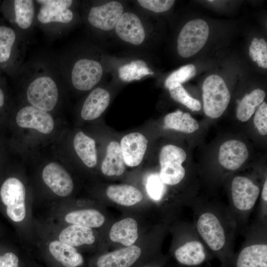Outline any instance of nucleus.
Masks as SVG:
<instances>
[{
  "label": "nucleus",
  "instance_id": "36",
  "mask_svg": "<svg viewBox=\"0 0 267 267\" xmlns=\"http://www.w3.org/2000/svg\"><path fill=\"white\" fill-rule=\"evenodd\" d=\"M143 8L155 12H162L170 9L175 2L173 0H138Z\"/></svg>",
  "mask_w": 267,
  "mask_h": 267
},
{
  "label": "nucleus",
  "instance_id": "21",
  "mask_svg": "<svg viewBox=\"0 0 267 267\" xmlns=\"http://www.w3.org/2000/svg\"><path fill=\"white\" fill-rule=\"evenodd\" d=\"M52 256L65 267H78L84 263L82 256L74 247L60 241H54L49 245Z\"/></svg>",
  "mask_w": 267,
  "mask_h": 267
},
{
  "label": "nucleus",
  "instance_id": "20",
  "mask_svg": "<svg viewBox=\"0 0 267 267\" xmlns=\"http://www.w3.org/2000/svg\"><path fill=\"white\" fill-rule=\"evenodd\" d=\"M235 267H267V245L259 244L244 248L236 258Z\"/></svg>",
  "mask_w": 267,
  "mask_h": 267
},
{
  "label": "nucleus",
  "instance_id": "12",
  "mask_svg": "<svg viewBox=\"0 0 267 267\" xmlns=\"http://www.w3.org/2000/svg\"><path fill=\"white\" fill-rule=\"evenodd\" d=\"M141 254V248L133 245L101 255L96 261V267H132Z\"/></svg>",
  "mask_w": 267,
  "mask_h": 267
},
{
  "label": "nucleus",
  "instance_id": "4",
  "mask_svg": "<svg viewBox=\"0 0 267 267\" xmlns=\"http://www.w3.org/2000/svg\"><path fill=\"white\" fill-rule=\"evenodd\" d=\"M186 158V153L181 148L172 144L162 147L159 156V177L163 183L175 185L183 178L185 172L181 164Z\"/></svg>",
  "mask_w": 267,
  "mask_h": 267
},
{
  "label": "nucleus",
  "instance_id": "6",
  "mask_svg": "<svg viewBox=\"0 0 267 267\" xmlns=\"http://www.w3.org/2000/svg\"><path fill=\"white\" fill-rule=\"evenodd\" d=\"M102 68L97 61L82 58L74 64L71 73L73 86L80 90L91 89L100 80Z\"/></svg>",
  "mask_w": 267,
  "mask_h": 267
},
{
  "label": "nucleus",
  "instance_id": "8",
  "mask_svg": "<svg viewBox=\"0 0 267 267\" xmlns=\"http://www.w3.org/2000/svg\"><path fill=\"white\" fill-rule=\"evenodd\" d=\"M121 3L112 1L92 7L88 14V21L93 27L105 31L114 29L123 14Z\"/></svg>",
  "mask_w": 267,
  "mask_h": 267
},
{
  "label": "nucleus",
  "instance_id": "19",
  "mask_svg": "<svg viewBox=\"0 0 267 267\" xmlns=\"http://www.w3.org/2000/svg\"><path fill=\"white\" fill-rule=\"evenodd\" d=\"M174 257L180 264L186 266H196L207 259V254L202 244L197 241H189L178 248Z\"/></svg>",
  "mask_w": 267,
  "mask_h": 267
},
{
  "label": "nucleus",
  "instance_id": "32",
  "mask_svg": "<svg viewBox=\"0 0 267 267\" xmlns=\"http://www.w3.org/2000/svg\"><path fill=\"white\" fill-rule=\"evenodd\" d=\"M119 72L120 78L126 81L139 80L143 76L150 74L146 64L141 61L132 62L125 65L120 68Z\"/></svg>",
  "mask_w": 267,
  "mask_h": 267
},
{
  "label": "nucleus",
  "instance_id": "15",
  "mask_svg": "<svg viewBox=\"0 0 267 267\" xmlns=\"http://www.w3.org/2000/svg\"><path fill=\"white\" fill-rule=\"evenodd\" d=\"M248 156L247 148L243 142L237 140H230L221 145L219 160L224 168L234 171L244 163Z\"/></svg>",
  "mask_w": 267,
  "mask_h": 267
},
{
  "label": "nucleus",
  "instance_id": "25",
  "mask_svg": "<svg viewBox=\"0 0 267 267\" xmlns=\"http://www.w3.org/2000/svg\"><path fill=\"white\" fill-rule=\"evenodd\" d=\"M73 144L77 154L83 163L88 167H94L97 164L94 140L80 132L75 135Z\"/></svg>",
  "mask_w": 267,
  "mask_h": 267
},
{
  "label": "nucleus",
  "instance_id": "34",
  "mask_svg": "<svg viewBox=\"0 0 267 267\" xmlns=\"http://www.w3.org/2000/svg\"><path fill=\"white\" fill-rule=\"evenodd\" d=\"M196 72L195 66L189 64L182 66L178 70L172 73L166 80L165 86L168 88L173 83L181 84L193 77Z\"/></svg>",
  "mask_w": 267,
  "mask_h": 267
},
{
  "label": "nucleus",
  "instance_id": "31",
  "mask_svg": "<svg viewBox=\"0 0 267 267\" xmlns=\"http://www.w3.org/2000/svg\"><path fill=\"white\" fill-rule=\"evenodd\" d=\"M171 97L176 101L186 106L193 111L201 109V103L198 100L190 96L181 84L178 83L172 84L168 88Z\"/></svg>",
  "mask_w": 267,
  "mask_h": 267
},
{
  "label": "nucleus",
  "instance_id": "2",
  "mask_svg": "<svg viewBox=\"0 0 267 267\" xmlns=\"http://www.w3.org/2000/svg\"><path fill=\"white\" fill-rule=\"evenodd\" d=\"M202 89L205 114L211 118H219L226 109L230 99L224 80L217 75L209 76L203 83Z\"/></svg>",
  "mask_w": 267,
  "mask_h": 267
},
{
  "label": "nucleus",
  "instance_id": "3",
  "mask_svg": "<svg viewBox=\"0 0 267 267\" xmlns=\"http://www.w3.org/2000/svg\"><path fill=\"white\" fill-rule=\"evenodd\" d=\"M209 34L207 22L201 19L187 22L182 28L178 38L177 50L183 57L192 56L206 44Z\"/></svg>",
  "mask_w": 267,
  "mask_h": 267
},
{
  "label": "nucleus",
  "instance_id": "39",
  "mask_svg": "<svg viewBox=\"0 0 267 267\" xmlns=\"http://www.w3.org/2000/svg\"><path fill=\"white\" fill-rule=\"evenodd\" d=\"M39 4L70 8L73 3L71 0H39L35 1Z\"/></svg>",
  "mask_w": 267,
  "mask_h": 267
},
{
  "label": "nucleus",
  "instance_id": "11",
  "mask_svg": "<svg viewBox=\"0 0 267 267\" xmlns=\"http://www.w3.org/2000/svg\"><path fill=\"white\" fill-rule=\"evenodd\" d=\"M42 178L45 184L60 196L70 195L73 189V183L70 176L56 163H50L44 168Z\"/></svg>",
  "mask_w": 267,
  "mask_h": 267
},
{
  "label": "nucleus",
  "instance_id": "10",
  "mask_svg": "<svg viewBox=\"0 0 267 267\" xmlns=\"http://www.w3.org/2000/svg\"><path fill=\"white\" fill-rule=\"evenodd\" d=\"M16 121L21 128L35 129L44 134L51 133L54 125L47 112L31 105L22 108L17 114Z\"/></svg>",
  "mask_w": 267,
  "mask_h": 267
},
{
  "label": "nucleus",
  "instance_id": "9",
  "mask_svg": "<svg viewBox=\"0 0 267 267\" xmlns=\"http://www.w3.org/2000/svg\"><path fill=\"white\" fill-rule=\"evenodd\" d=\"M260 193V188L249 178L238 176L231 184V194L235 207L241 211H248L255 205Z\"/></svg>",
  "mask_w": 267,
  "mask_h": 267
},
{
  "label": "nucleus",
  "instance_id": "5",
  "mask_svg": "<svg viewBox=\"0 0 267 267\" xmlns=\"http://www.w3.org/2000/svg\"><path fill=\"white\" fill-rule=\"evenodd\" d=\"M0 196L6 206V213L13 221L19 222L26 215V191L24 184L15 178H9L2 184Z\"/></svg>",
  "mask_w": 267,
  "mask_h": 267
},
{
  "label": "nucleus",
  "instance_id": "26",
  "mask_svg": "<svg viewBox=\"0 0 267 267\" xmlns=\"http://www.w3.org/2000/svg\"><path fill=\"white\" fill-rule=\"evenodd\" d=\"M14 22L22 31L29 30L33 26L36 15L35 1H13Z\"/></svg>",
  "mask_w": 267,
  "mask_h": 267
},
{
  "label": "nucleus",
  "instance_id": "38",
  "mask_svg": "<svg viewBox=\"0 0 267 267\" xmlns=\"http://www.w3.org/2000/svg\"><path fill=\"white\" fill-rule=\"evenodd\" d=\"M19 260L14 254L8 252L0 256V267H18Z\"/></svg>",
  "mask_w": 267,
  "mask_h": 267
},
{
  "label": "nucleus",
  "instance_id": "42",
  "mask_svg": "<svg viewBox=\"0 0 267 267\" xmlns=\"http://www.w3.org/2000/svg\"><path fill=\"white\" fill-rule=\"evenodd\" d=\"M143 267H159L155 266H146Z\"/></svg>",
  "mask_w": 267,
  "mask_h": 267
},
{
  "label": "nucleus",
  "instance_id": "41",
  "mask_svg": "<svg viewBox=\"0 0 267 267\" xmlns=\"http://www.w3.org/2000/svg\"><path fill=\"white\" fill-rule=\"evenodd\" d=\"M4 102V95L2 89L0 88V107L2 106Z\"/></svg>",
  "mask_w": 267,
  "mask_h": 267
},
{
  "label": "nucleus",
  "instance_id": "22",
  "mask_svg": "<svg viewBox=\"0 0 267 267\" xmlns=\"http://www.w3.org/2000/svg\"><path fill=\"white\" fill-rule=\"evenodd\" d=\"M125 164L120 145L116 141H111L101 165L102 173L107 176H120L125 171Z\"/></svg>",
  "mask_w": 267,
  "mask_h": 267
},
{
  "label": "nucleus",
  "instance_id": "29",
  "mask_svg": "<svg viewBox=\"0 0 267 267\" xmlns=\"http://www.w3.org/2000/svg\"><path fill=\"white\" fill-rule=\"evenodd\" d=\"M265 92L260 89L253 90L246 94L239 102L236 109L237 119L241 122L247 121L264 101Z\"/></svg>",
  "mask_w": 267,
  "mask_h": 267
},
{
  "label": "nucleus",
  "instance_id": "33",
  "mask_svg": "<svg viewBox=\"0 0 267 267\" xmlns=\"http://www.w3.org/2000/svg\"><path fill=\"white\" fill-rule=\"evenodd\" d=\"M249 55L259 67L267 68V43L264 39H253L249 47Z\"/></svg>",
  "mask_w": 267,
  "mask_h": 267
},
{
  "label": "nucleus",
  "instance_id": "1",
  "mask_svg": "<svg viewBox=\"0 0 267 267\" xmlns=\"http://www.w3.org/2000/svg\"><path fill=\"white\" fill-rule=\"evenodd\" d=\"M47 68L40 66L26 76L30 82L26 96L31 106L46 112L54 109L58 99L55 77Z\"/></svg>",
  "mask_w": 267,
  "mask_h": 267
},
{
  "label": "nucleus",
  "instance_id": "14",
  "mask_svg": "<svg viewBox=\"0 0 267 267\" xmlns=\"http://www.w3.org/2000/svg\"><path fill=\"white\" fill-rule=\"evenodd\" d=\"M115 31L123 41L139 45L144 41L145 31L139 18L134 13L126 12L119 19Z\"/></svg>",
  "mask_w": 267,
  "mask_h": 267
},
{
  "label": "nucleus",
  "instance_id": "18",
  "mask_svg": "<svg viewBox=\"0 0 267 267\" xmlns=\"http://www.w3.org/2000/svg\"><path fill=\"white\" fill-rule=\"evenodd\" d=\"M137 229L136 221L132 218H126L113 224L109 232V237L114 242L130 246L138 238Z\"/></svg>",
  "mask_w": 267,
  "mask_h": 267
},
{
  "label": "nucleus",
  "instance_id": "16",
  "mask_svg": "<svg viewBox=\"0 0 267 267\" xmlns=\"http://www.w3.org/2000/svg\"><path fill=\"white\" fill-rule=\"evenodd\" d=\"M109 102L110 94L106 89L98 88L93 90L84 101L81 117L86 120L97 118L107 108Z\"/></svg>",
  "mask_w": 267,
  "mask_h": 267
},
{
  "label": "nucleus",
  "instance_id": "23",
  "mask_svg": "<svg viewBox=\"0 0 267 267\" xmlns=\"http://www.w3.org/2000/svg\"><path fill=\"white\" fill-rule=\"evenodd\" d=\"M106 195L114 202L124 206L134 205L143 198L137 188L128 184L109 185L106 189Z\"/></svg>",
  "mask_w": 267,
  "mask_h": 267
},
{
  "label": "nucleus",
  "instance_id": "37",
  "mask_svg": "<svg viewBox=\"0 0 267 267\" xmlns=\"http://www.w3.org/2000/svg\"><path fill=\"white\" fill-rule=\"evenodd\" d=\"M254 123L259 133L263 135L267 134V104L263 101L256 110Z\"/></svg>",
  "mask_w": 267,
  "mask_h": 267
},
{
  "label": "nucleus",
  "instance_id": "17",
  "mask_svg": "<svg viewBox=\"0 0 267 267\" xmlns=\"http://www.w3.org/2000/svg\"><path fill=\"white\" fill-rule=\"evenodd\" d=\"M39 5L36 19L41 25L60 27L70 23L73 19V12L70 8Z\"/></svg>",
  "mask_w": 267,
  "mask_h": 267
},
{
  "label": "nucleus",
  "instance_id": "7",
  "mask_svg": "<svg viewBox=\"0 0 267 267\" xmlns=\"http://www.w3.org/2000/svg\"><path fill=\"white\" fill-rule=\"evenodd\" d=\"M197 230L213 251L218 252L225 243V232L219 220L213 214L206 212L199 217L197 223Z\"/></svg>",
  "mask_w": 267,
  "mask_h": 267
},
{
  "label": "nucleus",
  "instance_id": "28",
  "mask_svg": "<svg viewBox=\"0 0 267 267\" xmlns=\"http://www.w3.org/2000/svg\"><path fill=\"white\" fill-rule=\"evenodd\" d=\"M65 220L73 224L94 228L101 226L105 222V217L96 210L84 209L69 212L65 216Z\"/></svg>",
  "mask_w": 267,
  "mask_h": 267
},
{
  "label": "nucleus",
  "instance_id": "13",
  "mask_svg": "<svg viewBox=\"0 0 267 267\" xmlns=\"http://www.w3.org/2000/svg\"><path fill=\"white\" fill-rule=\"evenodd\" d=\"M148 140L139 133H132L124 136L121 141V149L126 165H138L145 154Z\"/></svg>",
  "mask_w": 267,
  "mask_h": 267
},
{
  "label": "nucleus",
  "instance_id": "24",
  "mask_svg": "<svg viewBox=\"0 0 267 267\" xmlns=\"http://www.w3.org/2000/svg\"><path fill=\"white\" fill-rule=\"evenodd\" d=\"M59 239L61 242L77 247L92 244L95 241V237L91 228L73 224L61 231L59 235Z\"/></svg>",
  "mask_w": 267,
  "mask_h": 267
},
{
  "label": "nucleus",
  "instance_id": "27",
  "mask_svg": "<svg viewBox=\"0 0 267 267\" xmlns=\"http://www.w3.org/2000/svg\"><path fill=\"white\" fill-rule=\"evenodd\" d=\"M164 127L185 133H192L199 129L196 120L188 113L178 110L169 113L164 118Z\"/></svg>",
  "mask_w": 267,
  "mask_h": 267
},
{
  "label": "nucleus",
  "instance_id": "35",
  "mask_svg": "<svg viewBox=\"0 0 267 267\" xmlns=\"http://www.w3.org/2000/svg\"><path fill=\"white\" fill-rule=\"evenodd\" d=\"M146 188L148 194L152 199L158 200L162 197L164 192V185L159 176L151 175L149 176Z\"/></svg>",
  "mask_w": 267,
  "mask_h": 267
},
{
  "label": "nucleus",
  "instance_id": "30",
  "mask_svg": "<svg viewBox=\"0 0 267 267\" xmlns=\"http://www.w3.org/2000/svg\"><path fill=\"white\" fill-rule=\"evenodd\" d=\"M17 42L16 34L13 29L0 26V63L9 61Z\"/></svg>",
  "mask_w": 267,
  "mask_h": 267
},
{
  "label": "nucleus",
  "instance_id": "40",
  "mask_svg": "<svg viewBox=\"0 0 267 267\" xmlns=\"http://www.w3.org/2000/svg\"><path fill=\"white\" fill-rule=\"evenodd\" d=\"M262 198L264 201H267V179L264 182L262 191Z\"/></svg>",
  "mask_w": 267,
  "mask_h": 267
},
{
  "label": "nucleus",
  "instance_id": "43",
  "mask_svg": "<svg viewBox=\"0 0 267 267\" xmlns=\"http://www.w3.org/2000/svg\"><path fill=\"white\" fill-rule=\"evenodd\" d=\"M208 1H209V2H213V1H214V0H208Z\"/></svg>",
  "mask_w": 267,
  "mask_h": 267
}]
</instances>
